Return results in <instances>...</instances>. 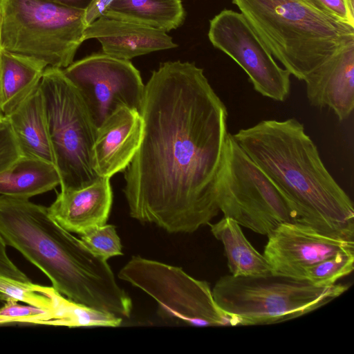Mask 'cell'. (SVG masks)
<instances>
[{
    "mask_svg": "<svg viewBox=\"0 0 354 354\" xmlns=\"http://www.w3.org/2000/svg\"><path fill=\"white\" fill-rule=\"evenodd\" d=\"M256 35L284 68L304 81L345 44L354 28L309 0H232Z\"/></svg>",
    "mask_w": 354,
    "mask_h": 354,
    "instance_id": "277c9868",
    "label": "cell"
},
{
    "mask_svg": "<svg viewBox=\"0 0 354 354\" xmlns=\"http://www.w3.org/2000/svg\"><path fill=\"white\" fill-rule=\"evenodd\" d=\"M309 103L328 107L339 121L354 109V41L335 51L304 80Z\"/></svg>",
    "mask_w": 354,
    "mask_h": 354,
    "instance_id": "4fadbf2b",
    "label": "cell"
},
{
    "mask_svg": "<svg viewBox=\"0 0 354 354\" xmlns=\"http://www.w3.org/2000/svg\"><path fill=\"white\" fill-rule=\"evenodd\" d=\"M80 239L91 252L104 261L122 255L120 239L113 225L92 228L80 234Z\"/></svg>",
    "mask_w": 354,
    "mask_h": 354,
    "instance_id": "cb8c5ba5",
    "label": "cell"
},
{
    "mask_svg": "<svg viewBox=\"0 0 354 354\" xmlns=\"http://www.w3.org/2000/svg\"><path fill=\"white\" fill-rule=\"evenodd\" d=\"M5 118L23 156L41 159L55 165L40 84Z\"/></svg>",
    "mask_w": 354,
    "mask_h": 354,
    "instance_id": "e0dca14e",
    "label": "cell"
},
{
    "mask_svg": "<svg viewBox=\"0 0 354 354\" xmlns=\"http://www.w3.org/2000/svg\"><path fill=\"white\" fill-rule=\"evenodd\" d=\"M17 323H22V321L19 318L4 317L0 315V325Z\"/></svg>",
    "mask_w": 354,
    "mask_h": 354,
    "instance_id": "4dcf8cb0",
    "label": "cell"
},
{
    "mask_svg": "<svg viewBox=\"0 0 354 354\" xmlns=\"http://www.w3.org/2000/svg\"><path fill=\"white\" fill-rule=\"evenodd\" d=\"M62 294L53 287L21 281L0 274V300L5 302L21 301L54 312Z\"/></svg>",
    "mask_w": 354,
    "mask_h": 354,
    "instance_id": "7402d4cb",
    "label": "cell"
},
{
    "mask_svg": "<svg viewBox=\"0 0 354 354\" xmlns=\"http://www.w3.org/2000/svg\"><path fill=\"white\" fill-rule=\"evenodd\" d=\"M68 7L85 10L91 0H48Z\"/></svg>",
    "mask_w": 354,
    "mask_h": 354,
    "instance_id": "f546056e",
    "label": "cell"
},
{
    "mask_svg": "<svg viewBox=\"0 0 354 354\" xmlns=\"http://www.w3.org/2000/svg\"><path fill=\"white\" fill-rule=\"evenodd\" d=\"M232 135L280 191L294 223L354 242L353 202L325 167L302 123L294 118L263 120Z\"/></svg>",
    "mask_w": 354,
    "mask_h": 354,
    "instance_id": "7a4b0ae2",
    "label": "cell"
},
{
    "mask_svg": "<svg viewBox=\"0 0 354 354\" xmlns=\"http://www.w3.org/2000/svg\"><path fill=\"white\" fill-rule=\"evenodd\" d=\"M84 10L48 0H0L3 50L65 68L84 41Z\"/></svg>",
    "mask_w": 354,
    "mask_h": 354,
    "instance_id": "8992f818",
    "label": "cell"
},
{
    "mask_svg": "<svg viewBox=\"0 0 354 354\" xmlns=\"http://www.w3.org/2000/svg\"><path fill=\"white\" fill-rule=\"evenodd\" d=\"M0 315L19 318L22 323L50 325L55 319L53 311L31 305H21L18 302H6L0 308Z\"/></svg>",
    "mask_w": 354,
    "mask_h": 354,
    "instance_id": "d4e9b609",
    "label": "cell"
},
{
    "mask_svg": "<svg viewBox=\"0 0 354 354\" xmlns=\"http://www.w3.org/2000/svg\"><path fill=\"white\" fill-rule=\"evenodd\" d=\"M40 88L61 190L91 185L100 177L92 156L97 128L84 101L62 68L47 66Z\"/></svg>",
    "mask_w": 354,
    "mask_h": 354,
    "instance_id": "52a82bcc",
    "label": "cell"
},
{
    "mask_svg": "<svg viewBox=\"0 0 354 354\" xmlns=\"http://www.w3.org/2000/svg\"><path fill=\"white\" fill-rule=\"evenodd\" d=\"M208 38L247 74L254 89L277 102L290 93V73L280 67L241 13L224 9L209 21Z\"/></svg>",
    "mask_w": 354,
    "mask_h": 354,
    "instance_id": "8fae6325",
    "label": "cell"
},
{
    "mask_svg": "<svg viewBox=\"0 0 354 354\" xmlns=\"http://www.w3.org/2000/svg\"><path fill=\"white\" fill-rule=\"evenodd\" d=\"M219 210L252 231L268 235L293 222L288 205L276 185L228 133L216 184Z\"/></svg>",
    "mask_w": 354,
    "mask_h": 354,
    "instance_id": "ba28073f",
    "label": "cell"
},
{
    "mask_svg": "<svg viewBox=\"0 0 354 354\" xmlns=\"http://www.w3.org/2000/svg\"><path fill=\"white\" fill-rule=\"evenodd\" d=\"M1 44H0V55H1ZM0 84H1V59H0ZM1 88V86H0Z\"/></svg>",
    "mask_w": 354,
    "mask_h": 354,
    "instance_id": "d6a6232c",
    "label": "cell"
},
{
    "mask_svg": "<svg viewBox=\"0 0 354 354\" xmlns=\"http://www.w3.org/2000/svg\"><path fill=\"white\" fill-rule=\"evenodd\" d=\"M84 37L98 40L103 53L126 60L178 46L166 32L105 15L86 27Z\"/></svg>",
    "mask_w": 354,
    "mask_h": 354,
    "instance_id": "9a60e30c",
    "label": "cell"
},
{
    "mask_svg": "<svg viewBox=\"0 0 354 354\" xmlns=\"http://www.w3.org/2000/svg\"><path fill=\"white\" fill-rule=\"evenodd\" d=\"M346 284L317 286L270 273L221 277L212 290L216 304L240 326L276 324L310 313L340 296Z\"/></svg>",
    "mask_w": 354,
    "mask_h": 354,
    "instance_id": "5b68a950",
    "label": "cell"
},
{
    "mask_svg": "<svg viewBox=\"0 0 354 354\" xmlns=\"http://www.w3.org/2000/svg\"><path fill=\"white\" fill-rule=\"evenodd\" d=\"M62 70L78 90L97 129L120 108L139 111L145 84L129 60L93 53Z\"/></svg>",
    "mask_w": 354,
    "mask_h": 354,
    "instance_id": "30bf717a",
    "label": "cell"
},
{
    "mask_svg": "<svg viewBox=\"0 0 354 354\" xmlns=\"http://www.w3.org/2000/svg\"><path fill=\"white\" fill-rule=\"evenodd\" d=\"M354 248L342 250L306 270L304 279L317 286H330L353 270Z\"/></svg>",
    "mask_w": 354,
    "mask_h": 354,
    "instance_id": "603a6c76",
    "label": "cell"
},
{
    "mask_svg": "<svg viewBox=\"0 0 354 354\" xmlns=\"http://www.w3.org/2000/svg\"><path fill=\"white\" fill-rule=\"evenodd\" d=\"M0 274L21 281H30L28 277L21 271L8 257L6 244L0 236Z\"/></svg>",
    "mask_w": 354,
    "mask_h": 354,
    "instance_id": "83f0119b",
    "label": "cell"
},
{
    "mask_svg": "<svg viewBox=\"0 0 354 354\" xmlns=\"http://www.w3.org/2000/svg\"><path fill=\"white\" fill-rule=\"evenodd\" d=\"M112 202L110 178L100 177L86 187L61 190L47 209L63 228L80 235L106 224Z\"/></svg>",
    "mask_w": 354,
    "mask_h": 354,
    "instance_id": "2e32d148",
    "label": "cell"
},
{
    "mask_svg": "<svg viewBox=\"0 0 354 354\" xmlns=\"http://www.w3.org/2000/svg\"><path fill=\"white\" fill-rule=\"evenodd\" d=\"M22 156L11 127L5 118L0 124V175Z\"/></svg>",
    "mask_w": 354,
    "mask_h": 354,
    "instance_id": "484cf974",
    "label": "cell"
},
{
    "mask_svg": "<svg viewBox=\"0 0 354 354\" xmlns=\"http://www.w3.org/2000/svg\"><path fill=\"white\" fill-rule=\"evenodd\" d=\"M5 120V117L0 113V124H1Z\"/></svg>",
    "mask_w": 354,
    "mask_h": 354,
    "instance_id": "1f68e13d",
    "label": "cell"
},
{
    "mask_svg": "<svg viewBox=\"0 0 354 354\" xmlns=\"http://www.w3.org/2000/svg\"><path fill=\"white\" fill-rule=\"evenodd\" d=\"M59 185L60 177L54 164L22 156L0 175V195L29 199Z\"/></svg>",
    "mask_w": 354,
    "mask_h": 354,
    "instance_id": "ffe728a7",
    "label": "cell"
},
{
    "mask_svg": "<svg viewBox=\"0 0 354 354\" xmlns=\"http://www.w3.org/2000/svg\"><path fill=\"white\" fill-rule=\"evenodd\" d=\"M118 277L151 297L164 318L194 326H239L216 304L207 281L194 279L180 267L133 256Z\"/></svg>",
    "mask_w": 354,
    "mask_h": 354,
    "instance_id": "9c48e42d",
    "label": "cell"
},
{
    "mask_svg": "<svg viewBox=\"0 0 354 354\" xmlns=\"http://www.w3.org/2000/svg\"><path fill=\"white\" fill-rule=\"evenodd\" d=\"M140 146L124 170L130 216L169 233H192L219 212L216 184L227 110L203 69L168 61L145 85Z\"/></svg>",
    "mask_w": 354,
    "mask_h": 354,
    "instance_id": "6da1fadb",
    "label": "cell"
},
{
    "mask_svg": "<svg viewBox=\"0 0 354 354\" xmlns=\"http://www.w3.org/2000/svg\"><path fill=\"white\" fill-rule=\"evenodd\" d=\"M113 0H91L84 10V21L86 26L104 13Z\"/></svg>",
    "mask_w": 354,
    "mask_h": 354,
    "instance_id": "f1b7e54d",
    "label": "cell"
},
{
    "mask_svg": "<svg viewBox=\"0 0 354 354\" xmlns=\"http://www.w3.org/2000/svg\"><path fill=\"white\" fill-rule=\"evenodd\" d=\"M0 236L68 299L122 319L130 317L131 299L107 262L59 225L46 207L28 198L0 195Z\"/></svg>",
    "mask_w": 354,
    "mask_h": 354,
    "instance_id": "3957f363",
    "label": "cell"
},
{
    "mask_svg": "<svg viewBox=\"0 0 354 354\" xmlns=\"http://www.w3.org/2000/svg\"><path fill=\"white\" fill-rule=\"evenodd\" d=\"M0 113L14 111L39 86L47 64L33 57L1 50Z\"/></svg>",
    "mask_w": 354,
    "mask_h": 354,
    "instance_id": "ac0fdd59",
    "label": "cell"
},
{
    "mask_svg": "<svg viewBox=\"0 0 354 354\" xmlns=\"http://www.w3.org/2000/svg\"><path fill=\"white\" fill-rule=\"evenodd\" d=\"M268 237L263 254L272 273L301 280L308 268L354 248L353 241L333 239L294 222L281 224Z\"/></svg>",
    "mask_w": 354,
    "mask_h": 354,
    "instance_id": "7c38bea8",
    "label": "cell"
},
{
    "mask_svg": "<svg viewBox=\"0 0 354 354\" xmlns=\"http://www.w3.org/2000/svg\"><path fill=\"white\" fill-rule=\"evenodd\" d=\"M103 15L167 32L183 24L185 11L181 0H113Z\"/></svg>",
    "mask_w": 354,
    "mask_h": 354,
    "instance_id": "d6986e66",
    "label": "cell"
},
{
    "mask_svg": "<svg viewBox=\"0 0 354 354\" xmlns=\"http://www.w3.org/2000/svg\"><path fill=\"white\" fill-rule=\"evenodd\" d=\"M214 236L224 247L227 266L233 276H253L272 273L270 266L248 241L240 225L232 218L223 217L208 224Z\"/></svg>",
    "mask_w": 354,
    "mask_h": 354,
    "instance_id": "44dd1931",
    "label": "cell"
},
{
    "mask_svg": "<svg viewBox=\"0 0 354 354\" xmlns=\"http://www.w3.org/2000/svg\"><path fill=\"white\" fill-rule=\"evenodd\" d=\"M335 20L354 28V0H309Z\"/></svg>",
    "mask_w": 354,
    "mask_h": 354,
    "instance_id": "4316f807",
    "label": "cell"
},
{
    "mask_svg": "<svg viewBox=\"0 0 354 354\" xmlns=\"http://www.w3.org/2000/svg\"><path fill=\"white\" fill-rule=\"evenodd\" d=\"M143 121L138 110L122 107L97 129L93 165L100 177L111 178L126 169L142 140Z\"/></svg>",
    "mask_w": 354,
    "mask_h": 354,
    "instance_id": "5bb4252c",
    "label": "cell"
}]
</instances>
